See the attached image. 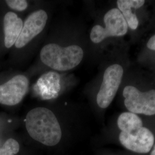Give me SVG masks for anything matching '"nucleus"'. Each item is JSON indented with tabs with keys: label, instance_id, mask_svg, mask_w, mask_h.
Masks as SVG:
<instances>
[{
	"label": "nucleus",
	"instance_id": "nucleus-5",
	"mask_svg": "<svg viewBox=\"0 0 155 155\" xmlns=\"http://www.w3.org/2000/svg\"><path fill=\"white\" fill-rule=\"evenodd\" d=\"M123 74V68L119 64H113L106 68L97 96V102L101 108L105 109L110 105L121 83Z\"/></svg>",
	"mask_w": 155,
	"mask_h": 155
},
{
	"label": "nucleus",
	"instance_id": "nucleus-1",
	"mask_svg": "<svg viewBox=\"0 0 155 155\" xmlns=\"http://www.w3.org/2000/svg\"><path fill=\"white\" fill-rule=\"evenodd\" d=\"M25 127L29 136L47 146H54L61 138V130L55 114L50 109L36 107L28 112Z\"/></svg>",
	"mask_w": 155,
	"mask_h": 155
},
{
	"label": "nucleus",
	"instance_id": "nucleus-13",
	"mask_svg": "<svg viewBox=\"0 0 155 155\" xmlns=\"http://www.w3.org/2000/svg\"><path fill=\"white\" fill-rule=\"evenodd\" d=\"M19 150L20 145L16 140L8 139L0 148V155H16Z\"/></svg>",
	"mask_w": 155,
	"mask_h": 155
},
{
	"label": "nucleus",
	"instance_id": "nucleus-14",
	"mask_svg": "<svg viewBox=\"0 0 155 155\" xmlns=\"http://www.w3.org/2000/svg\"><path fill=\"white\" fill-rule=\"evenodd\" d=\"M6 2L12 9L17 11H23L28 7L27 1L25 0H8Z\"/></svg>",
	"mask_w": 155,
	"mask_h": 155
},
{
	"label": "nucleus",
	"instance_id": "nucleus-4",
	"mask_svg": "<svg viewBox=\"0 0 155 155\" xmlns=\"http://www.w3.org/2000/svg\"><path fill=\"white\" fill-rule=\"evenodd\" d=\"M124 104L131 113L147 116L155 114V90L141 92L132 86H126L123 91Z\"/></svg>",
	"mask_w": 155,
	"mask_h": 155
},
{
	"label": "nucleus",
	"instance_id": "nucleus-9",
	"mask_svg": "<svg viewBox=\"0 0 155 155\" xmlns=\"http://www.w3.org/2000/svg\"><path fill=\"white\" fill-rule=\"evenodd\" d=\"M60 81V76L58 73L47 72L39 78L35 89L43 100L55 98L61 90Z\"/></svg>",
	"mask_w": 155,
	"mask_h": 155
},
{
	"label": "nucleus",
	"instance_id": "nucleus-16",
	"mask_svg": "<svg viewBox=\"0 0 155 155\" xmlns=\"http://www.w3.org/2000/svg\"><path fill=\"white\" fill-rule=\"evenodd\" d=\"M150 155H155V147H154V149L152 151Z\"/></svg>",
	"mask_w": 155,
	"mask_h": 155
},
{
	"label": "nucleus",
	"instance_id": "nucleus-2",
	"mask_svg": "<svg viewBox=\"0 0 155 155\" xmlns=\"http://www.w3.org/2000/svg\"><path fill=\"white\" fill-rule=\"evenodd\" d=\"M83 51L77 45L61 47L55 43L45 45L40 51V59L46 66L59 71L71 70L82 61Z\"/></svg>",
	"mask_w": 155,
	"mask_h": 155
},
{
	"label": "nucleus",
	"instance_id": "nucleus-6",
	"mask_svg": "<svg viewBox=\"0 0 155 155\" xmlns=\"http://www.w3.org/2000/svg\"><path fill=\"white\" fill-rule=\"evenodd\" d=\"M119 139L127 150L139 153L149 152L154 144V136L146 127H141L132 132H121Z\"/></svg>",
	"mask_w": 155,
	"mask_h": 155
},
{
	"label": "nucleus",
	"instance_id": "nucleus-7",
	"mask_svg": "<svg viewBox=\"0 0 155 155\" xmlns=\"http://www.w3.org/2000/svg\"><path fill=\"white\" fill-rule=\"evenodd\" d=\"M29 81L25 76H15L7 82L0 85V104L8 106L18 104L27 93Z\"/></svg>",
	"mask_w": 155,
	"mask_h": 155
},
{
	"label": "nucleus",
	"instance_id": "nucleus-12",
	"mask_svg": "<svg viewBox=\"0 0 155 155\" xmlns=\"http://www.w3.org/2000/svg\"><path fill=\"white\" fill-rule=\"evenodd\" d=\"M117 125L122 132H129L143 127V122L136 114L125 112L118 117Z\"/></svg>",
	"mask_w": 155,
	"mask_h": 155
},
{
	"label": "nucleus",
	"instance_id": "nucleus-15",
	"mask_svg": "<svg viewBox=\"0 0 155 155\" xmlns=\"http://www.w3.org/2000/svg\"><path fill=\"white\" fill-rule=\"evenodd\" d=\"M147 47L151 50L155 51V35L150 38L147 43Z\"/></svg>",
	"mask_w": 155,
	"mask_h": 155
},
{
	"label": "nucleus",
	"instance_id": "nucleus-3",
	"mask_svg": "<svg viewBox=\"0 0 155 155\" xmlns=\"http://www.w3.org/2000/svg\"><path fill=\"white\" fill-rule=\"evenodd\" d=\"M105 28L97 25L90 32V39L94 43H99L104 39L111 36H122L127 32V24L118 8L107 12L104 17Z\"/></svg>",
	"mask_w": 155,
	"mask_h": 155
},
{
	"label": "nucleus",
	"instance_id": "nucleus-8",
	"mask_svg": "<svg viewBox=\"0 0 155 155\" xmlns=\"http://www.w3.org/2000/svg\"><path fill=\"white\" fill-rule=\"evenodd\" d=\"M48 19L43 10L33 12L27 17L23 24L20 35L15 43L17 48H21L44 29Z\"/></svg>",
	"mask_w": 155,
	"mask_h": 155
},
{
	"label": "nucleus",
	"instance_id": "nucleus-10",
	"mask_svg": "<svg viewBox=\"0 0 155 155\" xmlns=\"http://www.w3.org/2000/svg\"><path fill=\"white\" fill-rule=\"evenodd\" d=\"M23 27L22 20L16 13L8 12L4 19L5 45L8 48L15 45Z\"/></svg>",
	"mask_w": 155,
	"mask_h": 155
},
{
	"label": "nucleus",
	"instance_id": "nucleus-11",
	"mask_svg": "<svg viewBox=\"0 0 155 155\" xmlns=\"http://www.w3.org/2000/svg\"><path fill=\"white\" fill-rule=\"evenodd\" d=\"M144 0H118L117 1L118 9L121 12L127 25L133 30L138 27L139 20L131 9H139L144 5Z\"/></svg>",
	"mask_w": 155,
	"mask_h": 155
}]
</instances>
